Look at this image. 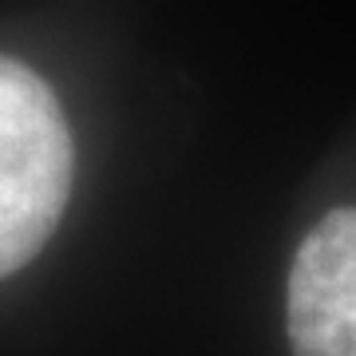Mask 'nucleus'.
I'll list each match as a JSON object with an SVG mask.
<instances>
[{
	"instance_id": "1",
	"label": "nucleus",
	"mask_w": 356,
	"mask_h": 356,
	"mask_svg": "<svg viewBox=\"0 0 356 356\" xmlns=\"http://www.w3.org/2000/svg\"><path fill=\"white\" fill-rule=\"evenodd\" d=\"M72 135L60 99L13 56H0V277L44 250L72 191Z\"/></svg>"
},
{
	"instance_id": "2",
	"label": "nucleus",
	"mask_w": 356,
	"mask_h": 356,
	"mask_svg": "<svg viewBox=\"0 0 356 356\" xmlns=\"http://www.w3.org/2000/svg\"><path fill=\"white\" fill-rule=\"evenodd\" d=\"M285 325L293 356H356V206L325 214L301 242Z\"/></svg>"
}]
</instances>
